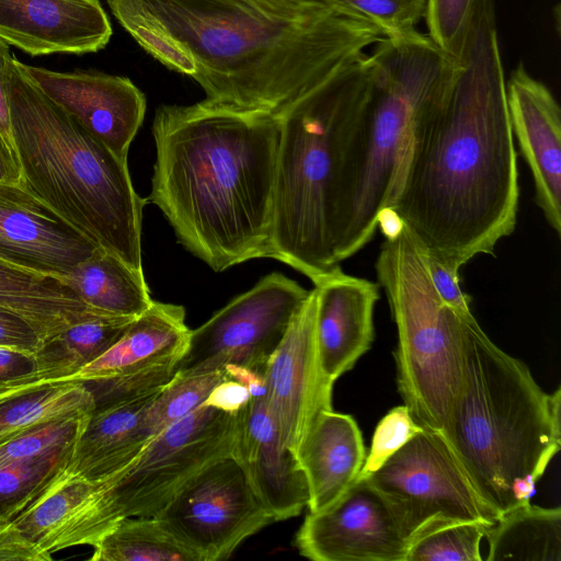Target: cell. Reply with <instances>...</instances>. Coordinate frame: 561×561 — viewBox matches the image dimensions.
<instances>
[{
  "instance_id": "obj_17",
  "label": "cell",
  "mask_w": 561,
  "mask_h": 561,
  "mask_svg": "<svg viewBox=\"0 0 561 561\" xmlns=\"http://www.w3.org/2000/svg\"><path fill=\"white\" fill-rule=\"evenodd\" d=\"M514 139L527 163L536 205L554 233H561V110L554 95L519 64L506 81Z\"/></svg>"
},
{
  "instance_id": "obj_4",
  "label": "cell",
  "mask_w": 561,
  "mask_h": 561,
  "mask_svg": "<svg viewBox=\"0 0 561 561\" xmlns=\"http://www.w3.org/2000/svg\"><path fill=\"white\" fill-rule=\"evenodd\" d=\"M483 502L501 515L530 502L561 447V389L467 322L459 389L440 434Z\"/></svg>"
},
{
  "instance_id": "obj_2",
  "label": "cell",
  "mask_w": 561,
  "mask_h": 561,
  "mask_svg": "<svg viewBox=\"0 0 561 561\" xmlns=\"http://www.w3.org/2000/svg\"><path fill=\"white\" fill-rule=\"evenodd\" d=\"M131 37L206 100L278 114L383 36L319 0H106Z\"/></svg>"
},
{
  "instance_id": "obj_3",
  "label": "cell",
  "mask_w": 561,
  "mask_h": 561,
  "mask_svg": "<svg viewBox=\"0 0 561 561\" xmlns=\"http://www.w3.org/2000/svg\"><path fill=\"white\" fill-rule=\"evenodd\" d=\"M146 203L215 272L270 257L279 141L276 114L201 101L161 105Z\"/></svg>"
},
{
  "instance_id": "obj_1",
  "label": "cell",
  "mask_w": 561,
  "mask_h": 561,
  "mask_svg": "<svg viewBox=\"0 0 561 561\" xmlns=\"http://www.w3.org/2000/svg\"><path fill=\"white\" fill-rule=\"evenodd\" d=\"M494 0H476L457 71L414 124L388 209L454 272L517 222L519 174Z\"/></svg>"
},
{
  "instance_id": "obj_20",
  "label": "cell",
  "mask_w": 561,
  "mask_h": 561,
  "mask_svg": "<svg viewBox=\"0 0 561 561\" xmlns=\"http://www.w3.org/2000/svg\"><path fill=\"white\" fill-rule=\"evenodd\" d=\"M232 455L275 522L296 517L307 507L305 472L295 453L283 443L264 398H251L238 413Z\"/></svg>"
},
{
  "instance_id": "obj_11",
  "label": "cell",
  "mask_w": 561,
  "mask_h": 561,
  "mask_svg": "<svg viewBox=\"0 0 561 561\" xmlns=\"http://www.w3.org/2000/svg\"><path fill=\"white\" fill-rule=\"evenodd\" d=\"M309 293L282 273L264 276L190 331L176 373L203 374L233 364L264 374L267 360Z\"/></svg>"
},
{
  "instance_id": "obj_44",
  "label": "cell",
  "mask_w": 561,
  "mask_h": 561,
  "mask_svg": "<svg viewBox=\"0 0 561 561\" xmlns=\"http://www.w3.org/2000/svg\"><path fill=\"white\" fill-rule=\"evenodd\" d=\"M228 378L238 380L244 385L252 398H265V381L263 373L240 366L229 364L222 368Z\"/></svg>"
},
{
  "instance_id": "obj_25",
  "label": "cell",
  "mask_w": 561,
  "mask_h": 561,
  "mask_svg": "<svg viewBox=\"0 0 561 561\" xmlns=\"http://www.w3.org/2000/svg\"><path fill=\"white\" fill-rule=\"evenodd\" d=\"M62 280L87 306L107 316L135 318L153 302L144 271L101 247Z\"/></svg>"
},
{
  "instance_id": "obj_35",
  "label": "cell",
  "mask_w": 561,
  "mask_h": 561,
  "mask_svg": "<svg viewBox=\"0 0 561 561\" xmlns=\"http://www.w3.org/2000/svg\"><path fill=\"white\" fill-rule=\"evenodd\" d=\"M176 364L168 362L84 383L94 397L95 408H100L161 389L173 378Z\"/></svg>"
},
{
  "instance_id": "obj_24",
  "label": "cell",
  "mask_w": 561,
  "mask_h": 561,
  "mask_svg": "<svg viewBox=\"0 0 561 561\" xmlns=\"http://www.w3.org/2000/svg\"><path fill=\"white\" fill-rule=\"evenodd\" d=\"M0 311L27 322L43 341L66 328L107 316L87 306L62 277L0 259Z\"/></svg>"
},
{
  "instance_id": "obj_40",
  "label": "cell",
  "mask_w": 561,
  "mask_h": 561,
  "mask_svg": "<svg viewBox=\"0 0 561 561\" xmlns=\"http://www.w3.org/2000/svg\"><path fill=\"white\" fill-rule=\"evenodd\" d=\"M42 343L41 336L27 322L0 311V346L35 354Z\"/></svg>"
},
{
  "instance_id": "obj_7",
  "label": "cell",
  "mask_w": 561,
  "mask_h": 561,
  "mask_svg": "<svg viewBox=\"0 0 561 561\" xmlns=\"http://www.w3.org/2000/svg\"><path fill=\"white\" fill-rule=\"evenodd\" d=\"M369 56L277 114L279 141L270 259L311 282L332 267V218L347 139L370 92Z\"/></svg>"
},
{
  "instance_id": "obj_38",
  "label": "cell",
  "mask_w": 561,
  "mask_h": 561,
  "mask_svg": "<svg viewBox=\"0 0 561 561\" xmlns=\"http://www.w3.org/2000/svg\"><path fill=\"white\" fill-rule=\"evenodd\" d=\"M426 261L433 285L443 302L465 320H474L470 309L471 299L460 287L459 273L451 271L427 253Z\"/></svg>"
},
{
  "instance_id": "obj_33",
  "label": "cell",
  "mask_w": 561,
  "mask_h": 561,
  "mask_svg": "<svg viewBox=\"0 0 561 561\" xmlns=\"http://www.w3.org/2000/svg\"><path fill=\"white\" fill-rule=\"evenodd\" d=\"M90 414L59 416L0 440V468L77 439Z\"/></svg>"
},
{
  "instance_id": "obj_29",
  "label": "cell",
  "mask_w": 561,
  "mask_h": 561,
  "mask_svg": "<svg viewBox=\"0 0 561 561\" xmlns=\"http://www.w3.org/2000/svg\"><path fill=\"white\" fill-rule=\"evenodd\" d=\"M91 561H198L156 516L119 520L93 546Z\"/></svg>"
},
{
  "instance_id": "obj_36",
  "label": "cell",
  "mask_w": 561,
  "mask_h": 561,
  "mask_svg": "<svg viewBox=\"0 0 561 561\" xmlns=\"http://www.w3.org/2000/svg\"><path fill=\"white\" fill-rule=\"evenodd\" d=\"M476 0H426L431 39L456 61L460 60Z\"/></svg>"
},
{
  "instance_id": "obj_19",
  "label": "cell",
  "mask_w": 561,
  "mask_h": 561,
  "mask_svg": "<svg viewBox=\"0 0 561 561\" xmlns=\"http://www.w3.org/2000/svg\"><path fill=\"white\" fill-rule=\"evenodd\" d=\"M317 291L316 337L323 378L331 385L351 370L374 341L378 283L345 273L340 265L312 280Z\"/></svg>"
},
{
  "instance_id": "obj_37",
  "label": "cell",
  "mask_w": 561,
  "mask_h": 561,
  "mask_svg": "<svg viewBox=\"0 0 561 561\" xmlns=\"http://www.w3.org/2000/svg\"><path fill=\"white\" fill-rule=\"evenodd\" d=\"M421 430L422 427L414 421L407 405L391 409L375 430L369 454L365 458L358 478H366L377 470Z\"/></svg>"
},
{
  "instance_id": "obj_10",
  "label": "cell",
  "mask_w": 561,
  "mask_h": 561,
  "mask_svg": "<svg viewBox=\"0 0 561 561\" xmlns=\"http://www.w3.org/2000/svg\"><path fill=\"white\" fill-rule=\"evenodd\" d=\"M365 479L386 500L409 543L447 524L499 519L434 431H419Z\"/></svg>"
},
{
  "instance_id": "obj_16",
  "label": "cell",
  "mask_w": 561,
  "mask_h": 561,
  "mask_svg": "<svg viewBox=\"0 0 561 561\" xmlns=\"http://www.w3.org/2000/svg\"><path fill=\"white\" fill-rule=\"evenodd\" d=\"M95 248L22 181H0V259L62 277Z\"/></svg>"
},
{
  "instance_id": "obj_31",
  "label": "cell",
  "mask_w": 561,
  "mask_h": 561,
  "mask_svg": "<svg viewBox=\"0 0 561 561\" xmlns=\"http://www.w3.org/2000/svg\"><path fill=\"white\" fill-rule=\"evenodd\" d=\"M228 378L224 369L183 375L175 373L149 404L144 422L150 437L198 409L213 388Z\"/></svg>"
},
{
  "instance_id": "obj_32",
  "label": "cell",
  "mask_w": 561,
  "mask_h": 561,
  "mask_svg": "<svg viewBox=\"0 0 561 561\" xmlns=\"http://www.w3.org/2000/svg\"><path fill=\"white\" fill-rule=\"evenodd\" d=\"M492 525L451 523L410 541L405 561H481L480 545Z\"/></svg>"
},
{
  "instance_id": "obj_34",
  "label": "cell",
  "mask_w": 561,
  "mask_h": 561,
  "mask_svg": "<svg viewBox=\"0 0 561 561\" xmlns=\"http://www.w3.org/2000/svg\"><path fill=\"white\" fill-rule=\"evenodd\" d=\"M320 2L377 26L385 37L416 31L425 15L426 0H319Z\"/></svg>"
},
{
  "instance_id": "obj_30",
  "label": "cell",
  "mask_w": 561,
  "mask_h": 561,
  "mask_svg": "<svg viewBox=\"0 0 561 561\" xmlns=\"http://www.w3.org/2000/svg\"><path fill=\"white\" fill-rule=\"evenodd\" d=\"M76 442L0 468V519L12 520L67 469Z\"/></svg>"
},
{
  "instance_id": "obj_15",
  "label": "cell",
  "mask_w": 561,
  "mask_h": 561,
  "mask_svg": "<svg viewBox=\"0 0 561 561\" xmlns=\"http://www.w3.org/2000/svg\"><path fill=\"white\" fill-rule=\"evenodd\" d=\"M34 83L121 158L146 112L144 93L125 77L99 72H57L24 65Z\"/></svg>"
},
{
  "instance_id": "obj_23",
  "label": "cell",
  "mask_w": 561,
  "mask_h": 561,
  "mask_svg": "<svg viewBox=\"0 0 561 561\" xmlns=\"http://www.w3.org/2000/svg\"><path fill=\"white\" fill-rule=\"evenodd\" d=\"M190 331L182 306L153 300L129 323L114 345L68 380L85 382L179 362L186 348Z\"/></svg>"
},
{
  "instance_id": "obj_18",
  "label": "cell",
  "mask_w": 561,
  "mask_h": 561,
  "mask_svg": "<svg viewBox=\"0 0 561 561\" xmlns=\"http://www.w3.org/2000/svg\"><path fill=\"white\" fill-rule=\"evenodd\" d=\"M111 36L99 0H0V38L31 56L95 53Z\"/></svg>"
},
{
  "instance_id": "obj_6",
  "label": "cell",
  "mask_w": 561,
  "mask_h": 561,
  "mask_svg": "<svg viewBox=\"0 0 561 561\" xmlns=\"http://www.w3.org/2000/svg\"><path fill=\"white\" fill-rule=\"evenodd\" d=\"M368 56L370 92L347 139L334 196L336 264L374 238L380 215L390 206L411 130L458 68V61L417 30L382 37Z\"/></svg>"
},
{
  "instance_id": "obj_26",
  "label": "cell",
  "mask_w": 561,
  "mask_h": 561,
  "mask_svg": "<svg viewBox=\"0 0 561 561\" xmlns=\"http://www.w3.org/2000/svg\"><path fill=\"white\" fill-rule=\"evenodd\" d=\"M135 318L93 317L43 341L27 383L68 380L114 345Z\"/></svg>"
},
{
  "instance_id": "obj_45",
  "label": "cell",
  "mask_w": 561,
  "mask_h": 561,
  "mask_svg": "<svg viewBox=\"0 0 561 561\" xmlns=\"http://www.w3.org/2000/svg\"><path fill=\"white\" fill-rule=\"evenodd\" d=\"M0 181H21V170L15 154L0 135Z\"/></svg>"
},
{
  "instance_id": "obj_8",
  "label": "cell",
  "mask_w": 561,
  "mask_h": 561,
  "mask_svg": "<svg viewBox=\"0 0 561 561\" xmlns=\"http://www.w3.org/2000/svg\"><path fill=\"white\" fill-rule=\"evenodd\" d=\"M375 270L398 331V390L417 425L442 434L461 380L466 324L473 320L439 298L426 253L403 222L385 237Z\"/></svg>"
},
{
  "instance_id": "obj_5",
  "label": "cell",
  "mask_w": 561,
  "mask_h": 561,
  "mask_svg": "<svg viewBox=\"0 0 561 561\" xmlns=\"http://www.w3.org/2000/svg\"><path fill=\"white\" fill-rule=\"evenodd\" d=\"M7 91L22 183L96 247L142 271L147 203L133 186L127 159L49 99L14 57Z\"/></svg>"
},
{
  "instance_id": "obj_13",
  "label": "cell",
  "mask_w": 561,
  "mask_h": 561,
  "mask_svg": "<svg viewBox=\"0 0 561 561\" xmlns=\"http://www.w3.org/2000/svg\"><path fill=\"white\" fill-rule=\"evenodd\" d=\"M295 546L313 561H405L409 541L382 495L357 478L333 504L307 514Z\"/></svg>"
},
{
  "instance_id": "obj_28",
  "label": "cell",
  "mask_w": 561,
  "mask_h": 561,
  "mask_svg": "<svg viewBox=\"0 0 561 561\" xmlns=\"http://www.w3.org/2000/svg\"><path fill=\"white\" fill-rule=\"evenodd\" d=\"M95 400L82 381L12 385L0 389V440L59 416L91 414Z\"/></svg>"
},
{
  "instance_id": "obj_42",
  "label": "cell",
  "mask_w": 561,
  "mask_h": 561,
  "mask_svg": "<svg viewBox=\"0 0 561 561\" xmlns=\"http://www.w3.org/2000/svg\"><path fill=\"white\" fill-rule=\"evenodd\" d=\"M248 388L238 380L226 378L216 385L203 405L230 414H238L251 400Z\"/></svg>"
},
{
  "instance_id": "obj_14",
  "label": "cell",
  "mask_w": 561,
  "mask_h": 561,
  "mask_svg": "<svg viewBox=\"0 0 561 561\" xmlns=\"http://www.w3.org/2000/svg\"><path fill=\"white\" fill-rule=\"evenodd\" d=\"M317 291L294 317L264 368L265 405L283 443L296 451L314 417L332 408L333 385L322 376L316 337Z\"/></svg>"
},
{
  "instance_id": "obj_43",
  "label": "cell",
  "mask_w": 561,
  "mask_h": 561,
  "mask_svg": "<svg viewBox=\"0 0 561 561\" xmlns=\"http://www.w3.org/2000/svg\"><path fill=\"white\" fill-rule=\"evenodd\" d=\"M12 58L9 44L0 38V135L16 157L7 91V73Z\"/></svg>"
},
{
  "instance_id": "obj_21",
  "label": "cell",
  "mask_w": 561,
  "mask_h": 561,
  "mask_svg": "<svg viewBox=\"0 0 561 561\" xmlns=\"http://www.w3.org/2000/svg\"><path fill=\"white\" fill-rule=\"evenodd\" d=\"M296 457L305 472L310 513L333 504L358 478L366 451L352 415L322 410L314 417Z\"/></svg>"
},
{
  "instance_id": "obj_22",
  "label": "cell",
  "mask_w": 561,
  "mask_h": 561,
  "mask_svg": "<svg viewBox=\"0 0 561 561\" xmlns=\"http://www.w3.org/2000/svg\"><path fill=\"white\" fill-rule=\"evenodd\" d=\"M159 390L95 408L77 438L66 470L98 482L131 462L151 439L144 417Z\"/></svg>"
},
{
  "instance_id": "obj_41",
  "label": "cell",
  "mask_w": 561,
  "mask_h": 561,
  "mask_svg": "<svg viewBox=\"0 0 561 561\" xmlns=\"http://www.w3.org/2000/svg\"><path fill=\"white\" fill-rule=\"evenodd\" d=\"M34 368V354L0 346V389L27 383Z\"/></svg>"
},
{
  "instance_id": "obj_9",
  "label": "cell",
  "mask_w": 561,
  "mask_h": 561,
  "mask_svg": "<svg viewBox=\"0 0 561 561\" xmlns=\"http://www.w3.org/2000/svg\"><path fill=\"white\" fill-rule=\"evenodd\" d=\"M238 414L201 405L150 439L124 469L96 482L80 542L94 546L119 520L157 515L214 460L232 454Z\"/></svg>"
},
{
  "instance_id": "obj_39",
  "label": "cell",
  "mask_w": 561,
  "mask_h": 561,
  "mask_svg": "<svg viewBox=\"0 0 561 561\" xmlns=\"http://www.w3.org/2000/svg\"><path fill=\"white\" fill-rule=\"evenodd\" d=\"M51 554L27 541L11 520L0 519V561H51Z\"/></svg>"
},
{
  "instance_id": "obj_12",
  "label": "cell",
  "mask_w": 561,
  "mask_h": 561,
  "mask_svg": "<svg viewBox=\"0 0 561 561\" xmlns=\"http://www.w3.org/2000/svg\"><path fill=\"white\" fill-rule=\"evenodd\" d=\"M154 516L198 561L228 559L275 522L232 454L193 476Z\"/></svg>"
},
{
  "instance_id": "obj_27",
  "label": "cell",
  "mask_w": 561,
  "mask_h": 561,
  "mask_svg": "<svg viewBox=\"0 0 561 561\" xmlns=\"http://www.w3.org/2000/svg\"><path fill=\"white\" fill-rule=\"evenodd\" d=\"M485 538L488 561H561V508L529 502L501 515Z\"/></svg>"
}]
</instances>
